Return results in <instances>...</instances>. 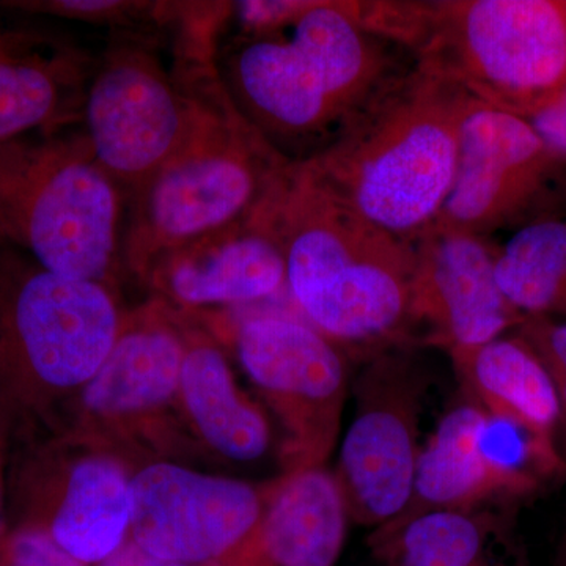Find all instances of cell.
Wrapping results in <instances>:
<instances>
[{"mask_svg": "<svg viewBox=\"0 0 566 566\" xmlns=\"http://www.w3.org/2000/svg\"><path fill=\"white\" fill-rule=\"evenodd\" d=\"M126 205L81 125L0 142V245L44 270L114 289Z\"/></svg>", "mask_w": 566, "mask_h": 566, "instance_id": "obj_5", "label": "cell"}, {"mask_svg": "<svg viewBox=\"0 0 566 566\" xmlns=\"http://www.w3.org/2000/svg\"><path fill=\"white\" fill-rule=\"evenodd\" d=\"M416 59L352 14V0H315L292 28L234 35L218 51L223 85L238 111L289 161L304 163Z\"/></svg>", "mask_w": 566, "mask_h": 566, "instance_id": "obj_1", "label": "cell"}, {"mask_svg": "<svg viewBox=\"0 0 566 566\" xmlns=\"http://www.w3.org/2000/svg\"><path fill=\"white\" fill-rule=\"evenodd\" d=\"M495 281L524 316H566V216L523 227L499 245Z\"/></svg>", "mask_w": 566, "mask_h": 566, "instance_id": "obj_23", "label": "cell"}, {"mask_svg": "<svg viewBox=\"0 0 566 566\" xmlns=\"http://www.w3.org/2000/svg\"><path fill=\"white\" fill-rule=\"evenodd\" d=\"M0 7L33 18H57L111 28L112 32L170 29L177 2L136 0H6Z\"/></svg>", "mask_w": 566, "mask_h": 566, "instance_id": "obj_24", "label": "cell"}, {"mask_svg": "<svg viewBox=\"0 0 566 566\" xmlns=\"http://www.w3.org/2000/svg\"><path fill=\"white\" fill-rule=\"evenodd\" d=\"M180 394L200 436L229 460H259L271 442L263 412L241 395L218 345L185 334Z\"/></svg>", "mask_w": 566, "mask_h": 566, "instance_id": "obj_21", "label": "cell"}, {"mask_svg": "<svg viewBox=\"0 0 566 566\" xmlns=\"http://www.w3.org/2000/svg\"><path fill=\"white\" fill-rule=\"evenodd\" d=\"M352 14L480 103L524 120L566 92V0H354Z\"/></svg>", "mask_w": 566, "mask_h": 566, "instance_id": "obj_4", "label": "cell"}, {"mask_svg": "<svg viewBox=\"0 0 566 566\" xmlns=\"http://www.w3.org/2000/svg\"><path fill=\"white\" fill-rule=\"evenodd\" d=\"M260 210L282 245L286 290L305 322L360 356L417 344L412 243L335 200L301 163L283 167Z\"/></svg>", "mask_w": 566, "mask_h": 566, "instance_id": "obj_2", "label": "cell"}, {"mask_svg": "<svg viewBox=\"0 0 566 566\" xmlns=\"http://www.w3.org/2000/svg\"><path fill=\"white\" fill-rule=\"evenodd\" d=\"M422 348L397 344L364 354L353 382L354 417L334 476L349 521L370 532L400 515L415 488L431 386Z\"/></svg>", "mask_w": 566, "mask_h": 566, "instance_id": "obj_9", "label": "cell"}, {"mask_svg": "<svg viewBox=\"0 0 566 566\" xmlns=\"http://www.w3.org/2000/svg\"><path fill=\"white\" fill-rule=\"evenodd\" d=\"M270 490L177 464L147 465L129 485V538L178 564L230 560L259 524Z\"/></svg>", "mask_w": 566, "mask_h": 566, "instance_id": "obj_13", "label": "cell"}, {"mask_svg": "<svg viewBox=\"0 0 566 566\" xmlns=\"http://www.w3.org/2000/svg\"><path fill=\"white\" fill-rule=\"evenodd\" d=\"M504 506L392 521L371 531L367 546L378 566H521Z\"/></svg>", "mask_w": 566, "mask_h": 566, "instance_id": "obj_19", "label": "cell"}, {"mask_svg": "<svg viewBox=\"0 0 566 566\" xmlns=\"http://www.w3.org/2000/svg\"><path fill=\"white\" fill-rule=\"evenodd\" d=\"M517 335L527 342L549 371L566 416V322L556 323L547 316H527L517 326Z\"/></svg>", "mask_w": 566, "mask_h": 566, "instance_id": "obj_26", "label": "cell"}, {"mask_svg": "<svg viewBox=\"0 0 566 566\" xmlns=\"http://www.w3.org/2000/svg\"><path fill=\"white\" fill-rule=\"evenodd\" d=\"M562 216L566 159L531 123L476 99L461 132L455 180L431 229L491 240L501 230Z\"/></svg>", "mask_w": 566, "mask_h": 566, "instance_id": "obj_10", "label": "cell"}, {"mask_svg": "<svg viewBox=\"0 0 566 566\" xmlns=\"http://www.w3.org/2000/svg\"><path fill=\"white\" fill-rule=\"evenodd\" d=\"M2 566H84L46 528L25 527L14 534L3 549Z\"/></svg>", "mask_w": 566, "mask_h": 566, "instance_id": "obj_27", "label": "cell"}, {"mask_svg": "<svg viewBox=\"0 0 566 566\" xmlns=\"http://www.w3.org/2000/svg\"><path fill=\"white\" fill-rule=\"evenodd\" d=\"M129 485L132 479L111 458L77 461L46 531L82 565L103 564L128 539Z\"/></svg>", "mask_w": 566, "mask_h": 566, "instance_id": "obj_22", "label": "cell"}, {"mask_svg": "<svg viewBox=\"0 0 566 566\" xmlns=\"http://www.w3.org/2000/svg\"><path fill=\"white\" fill-rule=\"evenodd\" d=\"M0 509H2V483H0Z\"/></svg>", "mask_w": 566, "mask_h": 566, "instance_id": "obj_30", "label": "cell"}, {"mask_svg": "<svg viewBox=\"0 0 566 566\" xmlns=\"http://www.w3.org/2000/svg\"><path fill=\"white\" fill-rule=\"evenodd\" d=\"M0 7V142L82 125L98 55L69 33Z\"/></svg>", "mask_w": 566, "mask_h": 566, "instance_id": "obj_15", "label": "cell"}, {"mask_svg": "<svg viewBox=\"0 0 566 566\" xmlns=\"http://www.w3.org/2000/svg\"><path fill=\"white\" fill-rule=\"evenodd\" d=\"M289 163L216 74L191 136L128 200L123 268L145 281L169 253L251 218Z\"/></svg>", "mask_w": 566, "mask_h": 566, "instance_id": "obj_6", "label": "cell"}, {"mask_svg": "<svg viewBox=\"0 0 566 566\" xmlns=\"http://www.w3.org/2000/svg\"><path fill=\"white\" fill-rule=\"evenodd\" d=\"M461 394L491 416L515 423L549 447L562 408L549 371L520 335L446 353Z\"/></svg>", "mask_w": 566, "mask_h": 566, "instance_id": "obj_20", "label": "cell"}, {"mask_svg": "<svg viewBox=\"0 0 566 566\" xmlns=\"http://www.w3.org/2000/svg\"><path fill=\"white\" fill-rule=\"evenodd\" d=\"M349 523L334 472H292L271 486L259 524L230 566H335Z\"/></svg>", "mask_w": 566, "mask_h": 566, "instance_id": "obj_17", "label": "cell"}, {"mask_svg": "<svg viewBox=\"0 0 566 566\" xmlns=\"http://www.w3.org/2000/svg\"><path fill=\"white\" fill-rule=\"evenodd\" d=\"M237 353L285 427L286 474L324 468L340 434L348 349L304 318L266 312L238 326Z\"/></svg>", "mask_w": 566, "mask_h": 566, "instance_id": "obj_11", "label": "cell"}, {"mask_svg": "<svg viewBox=\"0 0 566 566\" xmlns=\"http://www.w3.org/2000/svg\"><path fill=\"white\" fill-rule=\"evenodd\" d=\"M475 102L460 84L416 62L333 145L301 164L365 221L415 243L449 197L461 132Z\"/></svg>", "mask_w": 566, "mask_h": 566, "instance_id": "obj_3", "label": "cell"}, {"mask_svg": "<svg viewBox=\"0 0 566 566\" xmlns=\"http://www.w3.org/2000/svg\"><path fill=\"white\" fill-rule=\"evenodd\" d=\"M532 464L556 465L554 449L461 394L424 442L411 499L394 521L506 504L534 486Z\"/></svg>", "mask_w": 566, "mask_h": 566, "instance_id": "obj_12", "label": "cell"}, {"mask_svg": "<svg viewBox=\"0 0 566 566\" xmlns=\"http://www.w3.org/2000/svg\"><path fill=\"white\" fill-rule=\"evenodd\" d=\"M123 322L111 286L51 273L0 245V400L35 405L87 385Z\"/></svg>", "mask_w": 566, "mask_h": 566, "instance_id": "obj_7", "label": "cell"}, {"mask_svg": "<svg viewBox=\"0 0 566 566\" xmlns=\"http://www.w3.org/2000/svg\"><path fill=\"white\" fill-rule=\"evenodd\" d=\"M156 41L151 32H115L85 95L82 129L126 203L191 136L219 73L218 61L167 70Z\"/></svg>", "mask_w": 566, "mask_h": 566, "instance_id": "obj_8", "label": "cell"}, {"mask_svg": "<svg viewBox=\"0 0 566 566\" xmlns=\"http://www.w3.org/2000/svg\"><path fill=\"white\" fill-rule=\"evenodd\" d=\"M411 322L417 344L450 352L504 337L527 316L495 281L499 245L431 229L415 243Z\"/></svg>", "mask_w": 566, "mask_h": 566, "instance_id": "obj_14", "label": "cell"}, {"mask_svg": "<svg viewBox=\"0 0 566 566\" xmlns=\"http://www.w3.org/2000/svg\"><path fill=\"white\" fill-rule=\"evenodd\" d=\"M185 334L164 305L125 316L102 368L82 390L93 415L123 417L164 406L180 392Z\"/></svg>", "mask_w": 566, "mask_h": 566, "instance_id": "obj_18", "label": "cell"}, {"mask_svg": "<svg viewBox=\"0 0 566 566\" xmlns=\"http://www.w3.org/2000/svg\"><path fill=\"white\" fill-rule=\"evenodd\" d=\"M98 566H191L167 560V558L155 556L144 547L137 545L132 538L126 539L120 549L115 551L109 558Z\"/></svg>", "mask_w": 566, "mask_h": 566, "instance_id": "obj_29", "label": "cell"}, {"mask_svg": "<svg viewBox=\"0 0 566 566\" xmlns=\"http://www.w3.org/2000/svg\"><path fill=\"white\" fill-rule=\"evenodd\" d=\"M315 0H243L232 2L237 35L266 36L296 24L314 7Z\"/></svg>", "mask_w": 566, "mask_h": 566, "instance_id": "obj_25", "label": "cell"}, {"mask_svg": "<svg viewBox=\"0 0 566 566\" xmlns=\"http://www.w3.org/2000/svg\"><path fill=\"white\" fill-rule=\"evenodd\" d=\"M527 122L551 150L566 159V92Z\"/></svg>", "mask_w": 566, "mask_h": 566, "instance_id": "obj_28", "label": "cell"}, {"mask_svg": "<svg viewBox=\"0 0 566 566\" xmlns=\"http://www.w3.org/2000/svg\"><path fill=\"white\" fill-rule=\"evenodd\" d=\"M145 282L186 308L256 303L286 289L285 256L259 205L245 221L164 256Z\"/></svg>", "mask_w": 566, "mask_h": 566, "instance_id": "obj_16", "label": "cell"}]
</instances>
